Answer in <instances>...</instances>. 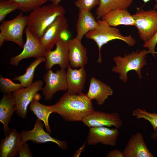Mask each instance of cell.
Returning <instances> with one entry per match:
<instances>
[{"label":"cell","mask_w":157,"mask_h":157,"mask_svg":"<svg viewBox=\"0 0 157 157\" xmlns=\"http://www.w3.org/2000/svg\"><path fill=\"white\" fill-rule=\"evenodd\" d=\"M52 113L59 115L65 121L82 122L95 110L92 102L86 94L65 93L55 104L47 106Z\"/></svg>","instance_id":"6da1fadb"},{"label":"cell","mask_w":157,"mask_h":157,"mask_svg":"<svg viewBox=\"0 0 157 157\" xmlns=\"http://www.w3.org/2000/svg\"><path fill=\"white\" fill-rule=\"evenodd\" d=\"M64 8L59 5L42 6L31 11L27 16L26 27L35 37L40 39L46 29L59 16L64 15Z\"/></svg>","instance_id":"7a4b0ae2"},{"label":"cell","mask_w":157,"mask_h":157,"mask_svg":"<svg viewBox=\"0 0 157 157\" xmlns=\"http://www.w3.org/2000/svg\"><path fill=\"white\" fill-rule=\"evenodd\" d=\"M99 25L94 29L87 33L85 36L87 39L93 40L97 44L99 51L97 62L101 63L102 59L101 50L102 46L114 40H119L131 47L133 46L136 40L131 35L124 36L119 29L110 26L107 22L101 19L97 20Z\"/></svg>","instance_id":"3957f363"},{"label":"cell","mask_w":157,"mask_h":157,"mask_svg":"<svg viewBox=\"0 0 157 157\" xmlns=\"http://www.w3.org/2000/svg\"><path fill=\"white\" fill-rule=\"evenodd\" d=\"M148 53L147 50L143 49L132 52L123 57L115 56L113 58V60L116 65L113 67L112 71L119 73V79L124 83L128 80L127 73L132 70L135 71L140 79L142 77L141 70L147 64L145 58Z\"/></svg>","instance_id":"277c9868"},{"label":"cell","mask_w":157,"mask_h":157,"mask_svg":"<svg viewBox=\"0 0 157 157\" xmlns=\"http://www.w3.org/2000/svg\"><path fill=\"white\" fill-rule=\"evenodd\" d=\"M132 16L140 37L144 43L146 42L157 31V10L138 8Z\"/></svg>","instance_id":"5b68a950"},{"label":"cell","mask_w":157,"mask_h":157,"mask_svg":"<svg viewBox=\"0 0 157 157\" xmlns=\"http://www.w3.org/2000/svg\"><path fill=\"white\" fill-rule=\"evenodd\" d=\"M27 16L21 11L13 19L3 21L0 26V33L5 38L6 41L13 42L23 48L24 31L26 27Z\"/></svg>","instance_id":"8992f818"},{"label":"cell","mask_w":157,"mask_h":157,"mask_svg":"<svg viewBox=\"0 0 157 157\" xmlns=\"http://www.w3.org/2000/svg\"><path fill=\"white\" fill-rule=\"evenodd\" d=\"M43 81H35L30 85L22 87L12 92L15 100L17 115L21 118H26L27 108L33 99L38 94V92L42 89Z\"/></svg>","instance_id":"52a82bcc"},{"label":"cell","mask_w":157,"mask_h":157,"mask_svg":"<svg viewBox=\"0 0 157 157\" xmlns=\"http://www.w3.org/2000/svg\"><path fill=\"white\" fill-rule=\"evenodd\" d=\"M43 78L45 85L42 90L45 100H51L59 91L67 90L65 69L61 68L56 72L51 69L47 70Z\"/></svg>","instance_id":"ba28073f"},{"label":"cell","mask_w":157,"mask_h":157,"mask_svg":"<svg viewBox=\"0 0 157 157\" xmlns=\"http://www.w3.org/2000/svg\"><path fill=\"white\" fill-rule=\"evenodd\" d=\"M67 21L64 15L57 17L46 29L39 41L46 50H51L58 41L62 39L61 35L67 32Z\"/></svg>","instance_id":"9c48e42d"},{"label":"cell","mask_w":157,"mask_h":157,"mask_svg":"<svg viewBox=\"0 0 157 157\" xmlns=\"http://www.w3.org/2000/svg\"><path fill=\"white\" fill-rule=\"evenodd\" d=\"M24 31L26 40L23 51L19 54L10 58L9 64L11 65H17L24 59L31 57L37 58L45 56L46 50L39 40L30 32L27 27Z\"/></svg>","instance_id":"30bf717a"},{"label":"cell","mask_w":157,"mask_h":157,"mask_svg":"<svg viewBox=\"0 0 157 157\" xmlns=\"http://www.w3.org/2000/svg\"><path fill=\"white\" fill-rule=\"evenodd\" d=\"M43 124L41 120L37 118L32 129L22 130L20 133L23 141L27 142L30 140L36 144L51 142L56 144L61 149H66L68 147L67 142L58 140L51 136L50 134L44 130Z\"/></svg>","instance_id":"8fae6325"},{"label":"cell","mask_w":157,"mask_h":157,"mask_svg":"<svg viewBox=\"0 0 157 157\" xmlns=\"http://www.w3.org/2000/svg\"><path fill=\"white\" fill-rule=\"evenodd\" d=\"M82 122L89 128L113 126L118 129L123 124V121L118 113H108L95 110L85 117Z\"/></svg>","instance_id":"7c38bea8"},{"label":"cell","mask_w":157,"mask_h":157,"mask_svg":"<svg viewBox=\"0 0 157 157\" xmlns=\"http://www.w3.org/2000/svg\"><path fill=\"white\" fill-rule=\"evenodd\" d=\"M119 134L118 129L106 126L89 128L87 141L88 145H95L99 143L112 147L116 146Z\"/></svg>","instance_id":"4fadbf2b"},{"label":"cell","mask_w":157,"mask_h":157,"mask_svg":"<svg viewBox=\"0 0 157 157\" xmlns=\"http://www.w3.org/2000/svg\"><path fill=\"white\" fill-rule=\"evenodd\" d=\"M55 45L54 50H46L45 53V67L47 70L56 65H59L60 68L65 69L69 65L67 40L62 39Z\"/></svg>","instance_id":"5bb4252c"},{"label":"cell","mask_w":157,"mask_h":157,"mask_svg":"<svg viewBox=\"0 0 157 157\" xmlns=\"http://www.w3.org/2000/svg\"><path fill=\"white\" fill-rule=\"evenodd\" d=\"M81 41L76 37L67 40L69 65L73 68L84 67L88 62L86 49Z\"/></svg>","instance_id":"9a60e30c"},{"label":"cell","mask_w":157,"mask_h":157,"mask_svg":"<svg viewBox=\"0 0 157 157\" xmlns=\"http://www.w3.org/2000/svg\"><path fill=\"white\" fill-rule=\"evenodd\" d=\"M124 157H153L144 139L142 134L138 132L132 135L122 151Z\"/></svg>","instance_id":"2e32d148"},{"label":"cell","mask_w":157,"mask_h":157,"mask_svg":"<svg viewBox=\"0 0 157 157\" xmlns=\"http://www.w3.org/2000/svg\"><path fill=\"white\" fill-rule=\"evenodd\" d=\"M23 142L20 133L15 129H12L5 138L1 140L0 157H16L20 146Z\"/></svg>","instance_id":"e0dca14e"},{"label":"cell","mask_w":157,"mask_h":157,"mask_svg":"<svg viewBox=\"0 0 157 157\" xmlns=\"http://www.w3.org/2000/svg\"><path fill=\"white\" fill-rule=\"evenodd\" d=\"M66 76L67 92L72 94L82 93L86 76L84 67L72 69L69 65L67 68Z\"/></svg>","instance_id":"ac0fdd59"},{"label":"cell","mask_w":157,"mask_h":157,"mask_svg":"<svg viewBox=\"0 0 157 157\" xmlns=\"http://www.w3.org/2000/svg\"><path fill=\"white\" fill-rule=\"evenodd\" d=\"M16 110V104L12 93H3L0 100V122L3 124V131L6 137L11 130L8 124Z\"/></svg>","instance_id":"d6986e66"},{"label":"cell","mask_w":157,"mask_h":157,"mask_svg":"<svg viewBox=\"0 0 157 157\" xmlns=\"http://www.w3.org/2000/svg\"><path fill=\"white\" fill-rule=\"evenodd\" d=\"M113 90L109 85L92 77L90 79L88 91L86 94L91 100H95L99 105H103L108 97L112 96Z\"/></svg>","instance_id":"ffe728a7"},{"label":"cell","mask_w":157,"mask_h":157,"mask_svg":"<svg viewBox=\"0 0 157 157\" xmlns=\"http://www.w3.org/2000/svg\"><path fill=\"white\" fill-rule=\"evenodd\" d=\"M98 25V23L90 11L85 10H79L76 24V37L81 40L84 35L97 28Z\"/></svg>","instance_id":"44dd1931"},{"label":"cell","mask_w":157,"mask_h":157,"mask_svg":"<svg viewBox=\"0 0 157 157\" xmlns=\"http://www.w3.org/2000/svg\"><path fill=\"white\" fill-rule=\"evenodd\" d=\"M101 19L113 27L120 25L135 26L133 16L127 9L112 10L103 15Z\"/></svg>","instance_id":"7402d4cb"},{"label":"cell","mask_w":157,"mask_h":157,"mask_svg":"<svg viewBox=\"0 0 157 157\" xmlns=\"http://www.w3.org/2000/svg\"><path fill=\"white\" fill-rule=\"evenodd\" d=\"M41 96L38 94L29 105V110L35 115L37 118L43 122L47 132L50 134L51 129L49 122V117L50 115L53 113L47 107V106L40 103L38 100Z\"/></svg>","instance_id":"603a6c76"},{"label":"cell","mask_w":157,"mask_h":157,"mask_svg":"<svg viewBox=\"0 0 157 157\" xmlns=\"http://www.w3.org/2000/svg\"><path fill=\"white\" fill-rule=\"evenodd\" d=\"M133 0H100L96 12V19L101 18L109 11L118 9H127Z\"/></svg>","instance_id":"cb8c5ba5"},{"label":"cell","mask_w":157,"mask_h":157,"mask_svg":"<svg viewBox=\"0 0 157 157\" xmlns=\"http://www.w3.org/2000/svg\"><path fill=\"white\" fill-rule=\"evenodd\" d=\"M46 61L44 56L36 58L26 68L25 72L23 74L15 77L13 80L17 81L23 87H28L33 83L35 70L37 67L42 62Z\"/></svg>","instance_id":"d4e9b609"},{"label":"cell","mask_w":157,"mask_h":157,"mask_svg":"<svg viewBox=\"0 0 157 157\" xmlns=\"http://www.w3.org/2000/svg\"><path fill=\"white\" fill-rule=\"evenodd\" d=\"M17 5L18 9L22 12L27 13L42 6L49 0H9Z\"/></svg>","instance_id":"484cf974"},{"label":"cell","mask_w":157,"mask_h":157,"mask_svg":"<svg viewBox=\"0 0 157 157\" xmlns=\"http://www.w3.org/2000/svg\"><path fill=\"white\" fill-rule=\"evenodd\" d=\"M132 115L138 119H144L148 121L154 130L157 128V113H149L144 109L137 108L133 111Z\"/></svg>","instance_id":"4316f807"},{"label":"cell","mask_w":157,"mask_h":157,"mask_svg":"<svg viewBox=\"0 0 157 157\" xmlns=\"http://www.w3.org/2000/svg\"><path fill=\"white\" fill-rule=\"evenodd\" d=\"M23 87L21 84L13 82L11 79L0 75V90L3 93H11Z\"/></svg>","instance_id":"83f0119b"},{"label":"cell","mask_w":157,"mask_h":157,"mask_svg":"<svg viewBox=\"0 0 157 157\" xmlns=\"http://www.w3.org/2000/svg\"><path fill=\"white\" fill-rule=\"evenodd\" d=\"M17 9V6L9 0H0V22L5 20L8 14Z\"/></svg>","instance_id":"f1b7e54d"},{"label":"cell","mask_w":157,"mask_h":157,"mask_svg":"<svg viewBox=\"0 0 157 157\" xmlns=\"http://www.w3.org/2000/svg\"><path fill=\"white\" fill-rule=\"evenodd\" d=\"M100 1V0H76L74 3L79 10H85L90 11L96 6H99Z\"/></svg>","instance_id":"f546056e"},{"label":"cell","mask_w":157,"mask_h":157,"mask_svg":"<svg viewBox=\"0 0 157 157\" xmlns=\"http://www.w3.org/2000/svg\"><path fill=\"white\" fill-rule=\"evenodd\" d=\"M157 44V31L149 40L144 43L143 46L147 49L149 53H151L154 57H155L157 52L155 51V49Z\"/></svg>","instance_id":"4dcf8cb0"},{"label":"cell","mask_w":157,"mask_h":157,"mask_svg":"<svg viewBox=\"0 0 157 157\" xmlns=\"http://www.w3.org/2000/svg\"><path fill=\"white\" fill-rule=\"evenodd\" d=\"M18 155L19 157H32L33 154L26 142H24L19 147Z\"/></svg>","instance_id":"1f68e13d"},{"label":"cell","mask_w":157,"mask_h":157,"mask_svg":"<svg viewBox=\"0 0 157 157\" xmlns=\"http://www.w3.org/2000/svg\"><path fill=\"white\" fill-rule=\"evenodd\" d=\"M107 157H124L122 151L113 149L110 151L106 155Z\"/></svg>","instance_id":"d6a6232c"},{"label":"cell","mask_w":157,"mask_h":157,"mask_svg":"<svg viewBox=\"0 0 157 157\" xmlns=\"http://www.w3.org/2000/svg\"><path fill=\"white\" fill-rule=\"evenodd\" d=\"M85 145V143L83 145V146H82V147L79 149V150L76 151V153L75 154L73 155V156H75L76 157H77V156H80V153H81L83 151Z\"/></svg>","instance_id":"836d02e7"},{"label":"cell","mask_w":157,"mask_h":157,"mask_svg":"<svg viewBox=\"0 0 157 157\" xmlns=\"http://www.w3.org/2000/svg\"><path fill=\"white\" fill-rule=\"evenodd\" d=\"M51 3V4L54 6H57L59 5L60 2L61 0H49Z\"/></svg>","instance_id":"e575fe53"},{"label":"cell","mask_w":157,"mask_h":157,"mask_svg":"<svg viewBox=\"0 0 157 157\" xmlns=\"http://www.w3.org/2000/svg\"><path fill=\"white\" fill-rule=\"evenodd\" d=\"M6 39L4 36L0 33V47H1L4 43Z\"/></svg>","instance_id":"d590c367"},{"label":"cell","mask_w":157,"mask_h":157,"mask_svg":"<svg viewBox=\"0 0 157 157\" xmlns=\"http://www.w3.org/2000/svg\"><path fill=\"white\" fill-rule=\"evenodd\" d=\"M154 132L151 135V138L153 139L157 140V128L154 130Z\"/></svg>","instance_id":"8d00e7d4"},{"label":"cell","mask_w":157,"mask_h":157,"mask_svg":"<svg viewBox=\"0 0 157 157\" xmlns=\"http://www.w3.org/2000/svg\"><path fill=\"white\" fill-rule=\"evenodd\" d=\"M68 37V36L67 34V32L63 33L61 35V38L65 40H67Z\"/></svg>","instance_id":"74e56055"},{"label":"cell","mask_w":157,"mask_h":157,"mask_svg":"<svg viewBox=\"0 0 157 157\" xmlns=\"http://www.w3.org/2000/svg\"><path fill=\"white\" fill-rule=\"evenodd\" d=\"M150 0H142V1L145 3L149 1ZM156 2V3L154 6V9H157V0H155Z\"/></svg>","instance_id":"f35d334b"},{"label":"cell","mask_w":157,"mask_h":157,"mask_svg":"<svg viewBox=\"0 0 157 157\" xmlns=\"http://www.w3.org/2000/svg\"></svg>","instance_id":"ab89813d"}]
</instances>
